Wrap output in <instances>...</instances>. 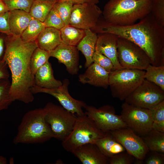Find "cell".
<instances>
[{
	"label": "cell",
	"mask_w": 164,
	"mask_h": 164,
	"mask_svg": "<svg viewBox=\"0 0 164 164\" xmlns=\"http://www.w3.org/2000/svg\"><path fill=\"white\" fill-rule=\"evenodd\" d=\"M93 30L97 33H109L135 43L147 53L151 64L164 66V26L159 24L150 12L139 22L120 26L104 21Z\"/></svg>",
	"instance_id": "obj_1"
},
{
	"label": "cell",
	"mask_w": 164,
	"mask_h": 164,
	"mask_svg": "<svg viewBox=\"0 0 164 164\" xmlns=\"http://www.w3.org/2000/svg\"><path fill=\"white\" fill-rule=\"evenodd\" d=\"M4 60L11 73L10 95L12 101L25 103L34 100L32 87L35 86L34 75L31 72L30 61L34 50L38 47L35 41L26 42L20 36L7 35Z\"/></svg>",
	"instance_id": "obj_2"
},
{
	"label": "cell",
	"mask_w": 164,
	"mask_h": 164,
	"mask_svg": "<svg viewBox=\"0 0 164 164\" xmlns=\"http://www.w3.org/2000/svg\"><path fill=\"white\" fill-rule=\"evenodd\" d=\"M152 4V0H109L102 13L108 23L129 25L150 13Z\"/></svg>",
	"instance_id": "obj_3"
},
{
	"label": "cell",
	"mask_w": 164,
	"mask_h": 164,
	"mask_svg": "<svg viewBox=\"0 0 164 164\" xmlns=\"http://www.w3.org/2000/svg\"><path fill=\"white\" fill-rule=\"evenodd\" d=\"M52 138L44 109L40 108L30 110L24 115L13 141L15 144L43 143Z\"/></svg>",
	"instance_id": "obj_4"
},
{
	"label": "cell",
	"mask_w": 164,
	"mask_h": 164,
	"mask_svg": "<svg viewBox=\"0 0 164 164\" xmlns=\"http://www.w3.org/2000/svg\"><path fill=\"white\" fill-rule=\"evenodd\" d=\"M145 70L123 68L109 73V86L114 98L124 101L145 79Z\"/></svg>",
	"instance_id": "obj_5"
},
{
	"label": "cell",
	"mask_w": 164,
	"mask_h": 164,
	"mask_svg": "<svg viewBox=\"0 0 164 164\" xmlns=\"http://www.w3.org/2000/svg\"><path fill=\"white\" fill-rule=\"evenodd\" d=\"M106 133L100 130L85 114L77 117L72 131L62 141V146L67 151L71 152L82 145L89 143H95Z\"/></svg>",
	"instance_id": "obj_6"
},
{
	"label": "cell",
	"mask_w": 164,
	"mask_h": 164,
	"mask_svg": "<svg viewBox=\"0 0 164 164\" xmlns=\"http://www.w3.org/2000/svg\"><path fill=\"white\" fill-rule=\"evenodd\" d=\"M43 108L45 120L50 128L53 138L63 141L72 131L77 116L62 106L51 102L47 103Z\"/></svg>",
	"instance_id": "obj_7"
},
{
	"label": "cell",
	"mask_w": 164,
	"mask_h": 164,
	"mask_svg": "<svg viewBox=\"0 0 164 164\" xmlns=\"http://www.w3.org/2000/svg\"><path fill=\"white\" fill-rule=\"evenodd\" d=\"M117 53L120 64L123 68L145 70L151 63L145 52L139 46L118 37Z\"/></svg>",
	"instance_id": "obj_8"
},
{
	"label": "cell",
	"mask_w": 164,
	"mask_h": 164,
	"mask_svg": "<svg viewBox=\"0 0 164 164\" xmlns=\"http://www.w3.org/2000/svg\"><path fill=\"white\" fill-rule=\"evenodd\" d=\"M163 100L164 91L145 79L125 101L134 106L150 109Z\"/></svg>",
	"instance_id": "obj_9"
},
{
	"label": "cell",
	"mask_w": 164,
	"mask_h": 164,
	"mask_svg": "<svg viewBox=\"0 0 164 164\" xmlns=\"http://www.w3.org/2000/svg\"><path fill=\"white\" fill-rule=\"evenodd\" d=\"M85 114L104 132L127 127L120 115L116 114L114 107L106 105L98 108L87 105Z\"/></svg>",
	"instance_id": "obj_10"
},
{
	"label": "cell",
	"mask_w": 164,
	"mask_h": 164,
	"mask_svg": "<svg viewBox=\"0 0 164 164\" xmlns=\"http://www.w3.org/2000/svg\"><path fill=\"white\" fill-rule=\"evenodd\" d=\"M121 116L127 127L142 136L152 128V119L149 109L134 106L125 102L121 106Z\"/></svg>",
	"instance_id": "obj_11"
},
{
	"label": "cell",
	"mask_w": 164,
	"mask_h": 164,
	"mask_svg": "<svg viewBox=\"0 0 164 164\" xmlns=\"http://www.w3.org/2000/svg\"><path fill=\"white\" fill-rule=\"evenodd\" d=\"M62 82L61 85L54 88H45L35 86L32 87L31 91L33 94L44 93L53 96L64 108L77 117L85 115L83 108L87 104L83 101L74 99L70 95L68 91L70 84L68 79H65Z\"/></svg>",
	"instance_id": "obj_12"
},
{
	"label": "cell",
	"mask_w": 164,
	"mask_h": 164,
	"mask_svg": "<svg viewBox=\"0 0 164 164\" xmlns=\"http://www.w3.org/2000/svg\"><path fill=\"white\" fill-rule=\"evenodd\" d=\"M102 12L96 4H74L69 25L84 30H93L97 25Z\"/></svg>",
	"instance_id": "obj_13"
},
{
	"label": "cell",
	"mask_w": 164,
	"mask_h": 164,
	"mask_svg": "<svg viewBox=\"0 0 164 164\" xmlns=\"http://www.w3.org/2000/svg\"><path fill=\"white\" fill-rule=\"evenodd\" d=\"M109 132L135 159L144 160L149 150L141 137L132 129L127 127Z\"/></svg>",
	"instance_id": "obj_14"
},
{
	"label": "cell",
	"mask_w": 164,
	"mask_h": 164,
	"mask_svg": "<svg viewBox=\"0 0 164 164\" xmlns=\"http://www.w3.org/2000/svg\"><path fill=\"white\" fill-rule=\"evenodd\" d=\"M78 51L76 46L62 43L49 52L50 57L57 59L60 63L64 65L69 73L73 75L77 74L79 70Z\"/></svg>",
	"instance_id": "obj_15"
},
{
	"label": "cell",
	"mask_w": 164,
	"mask_h": 164,
	"mask_svg": "<svg viewBox=\"0 0 164 164\" xmlns=\"http://www.w3.org/2000/svg\"><path fill=\"white\" fill-rule=\"evenodd\" d=\"M95 50L108 58L111 61L114 70L123 68L119 62L117 53L118 36L109 33H99Z\"/></svg>",
	"instance_id": "obj_16"
},
{
	"label": "cell",
	"mask_w": 164,
	"mask_h": 164,
	"mask_svg": "<svg viewBox=\"0 0 164 164\" xmlns=\"http://www.w3.org/2000/svg\"><path fill=\"white\" fill-rule=\"evenodd\" d=\"M71 152L83 164H107L109 158L105 156L95 143L81 145Z\"/></svg>",
	"instance_id": "obj_17"
},
{
	"label": "cell",
	"mask_w": 164,
	"mask_h": 164,
	"mask_svg": "<svg viewBox=\"0 0 164 164\" xmlns=\"http://www.w3.org/2000/svg\"><path fill=\"white\" fill-rule=\"evenodd\" d=\"M109 73L98 65L93 63L83 73L79 75V80L84 84L107 89L109 86Z\"/></svg>",
	"instance_id": "obj_18"
},
{
	"label": "cell",
	"mask_w": 164,
	"mask_h": 164,
	"mask_svg": "<svg viewBox=\"0 0 164 164\" xmlns=\"http://www.w3.org/2000/svg\"><path fill=\"white\" fill-rule=\"evenodd\" d=\"M35 86L45 88H54L62 85V82L56 79L51 63L48 61L39 68L34 75Z\"/></svg>",
	"instance_id": "obj_19"
},
{
	"label": "cell",
	"mask_w": 164,
	"mask_h": 164,
	"mask_svg": "<svg viewBox=\"0 0 164 164\" xmlns=\"http://www.w3.org/2000/svg\"><path fill=\"white\" fill-rule=\"evenodd\" d=\"M36 41L38 47L49 52L62 43L60 30L51 27H46L40 33Z\"/></svg>",
	"instance_id": "obj_20"
},
{
	"label": "cell",
	"mask_w": 164,
	"mask_h": 164,
	"mask_svg": "<svg viewBox=\"0 0 164 164\" xmlns=\"http://www.w3.org/2000/svg\"><path fill=\"white\" fill-rule=\"evenodd\" d=\"M32 18L29 13L22 10L9 11L8 22L12 35L21 36Z\"/></svg>",
	"instance_id": "obj_21"
},
{
	"label": "cell",
	"mask_w": 164,
	"mask_h": 164,
	"mask_svg": "<svg viewBox=\"0 0 164 164\" xmlns=\"http://www.w3.org/2000/svg\"><path fill=\"white\" fill-rule=\"evenodd\" d=\"M84 31L85 36L76 46L78 50L80 51L85 57L84 66L86 68L93 63L92 56L95 51L97 35L91 29Z\"/></svg>",
	"instance_id": "obj_22"
},
{
	"label": "cell",
	"mask_w": 164,
	"mask_h": 164,
	"mask_svg": "<svg viewBox=\"0 0 164 164\" xmlns=\"http://www.w3.org/2000/svg\"><path fill=\"white\" fill-rule=\"evenodd\" d=\"M95 144L101 152L108 158L126 151L124 147L109 132H106Z\"/></svg>",
	"instance_id": "obj_23"
},
{
	"label": "cell",
	"mask_w": 164,
	"mask_h": 164,
	"mask_svg": "<svg viewBox=\"0 0 164 164\" xmlns=\"http://www.w3.org/2000/svg\"><path fill=\"white\" fill-rule=\"evenodd\" d=\"M56 0H34L29 13L31 16L43 22Z\"/></svg>",
	"instance_id": "obj_24"
},
{
	"label": "cell",
	"mask_w": 164,
	"mask_h": 164,
	"mask_svg": "<svg viewBox=\"0 0 164 164\" xmlns=\"http://www.w3.org/2000/svg\"><path fill=\"white\" fill-rule=\"evenodd\" d=\"M60 31L62 43L72 46H76L85 35L84 30L70 25H65Z\"/></svg>",
	"instance_id": "obj_25"
},
{
	"label": "cell",
	"mask_w": 164,
	"mask_h": 164,
	"mask_svg": "<svg viewBox=\"0 0 164 164\" xmlns=\"http://www.w3.org/2000/svg\"><path fill=\"white\" fill-rule=\"evenodd\" d=\"M141 138L149 151L164 153V132L152 129Z\"/></svg>",
	"instance_id": "obj_26"
},
{
	"label": "cell",
	"mask_w": 164,
	"mask_h": 164,
	"mask_svg": "<svg viewBox=\"0 0 164 164\" xmlns=\"http://www.w3.org/2000/svg\"><path fill=\"white\" fill-rule=\"evenodd\" d=\"M45 27L43 22L32 17L28 26L21 34V38L23 41L26 42L35 41L38 35Z\"/></svg>",
	"instance_id": "obj_27"
},
{
	"label": "cell",
	"mask_w": 164,
	"mask_h": 164,
	"mask_svg": "<svg viewBox=\"0 0 164 164\" xmlns=\"http://www.w3.org/2000/svg\"><path fill=\"white\" fill-rule=\"evenodd\" d=\"M145 70V79L164 91V66H155L150 64Z\"/></svg>",
	"instance_id": "obj_28"
},
{
	"label": "cell",
	"mask_w": 164,
	"mask_h": 164,
	"mask_svg": "<svg viewBox=\"0 0 164 164\" xmlns=\"http://www.w3.org/2000/svg\"><path fill=\"white\" fill-rule=\"evenodd\" d=\"M50 57L48 51L38 47L34 50L30 61V70L33 75L39 68L49 61Z\"/></svg>",
	"instance_id": "obj_29"
},
{
	"label": "cell",
	"mask_w": 164,
	"mask_h": 164,
	"mask_svg": "<svg viewBox=\"0 0 164 164\" xmlns=\"http://www.w3.org/2000/svg\"><path fill=\"white\" fill-rule=\"evenodd\" d=\"M149 109L152 117V129L164 132V100Z\"/></svg>",
	"instance_id": "obj_30"
},
{
	"label": "cell",
	"mask_w": 164,
	"mask_h": 164,
	"mask_svg": "<svg viewBox=\"0 0 164 164\" xmlns=\"http://www.w3.org/2000/svg\"><path fill=\"white\" fill-rule=\"evenodd\" d=\"M10 86L9 79L0 80V112L7 109L13 102L9 94Z\"/></svg>",
	"instance_id": "obj_31"
},
{
	"label": "cell",
	"mask_w": 164,
	"mask_h": 164,
	"mask_svg": "<svg viewBox=\"0 0 164 164\" xmlns=\"http://www.w3.org/2000/svg\"><path fill=\"white\" fill-rule=\"evenodd\" d=\"M73 4L71 2L57 1L53 6L58 12L65 25L69 24Z\"/></svg>",
	"instance_id": "obj_32"
},
{
	"label": "cell",
	"mask_w": 164,
	"mask_h": 164,
	"mask_svg": "<svg viewBox=\"0 0 164 164\" xmlns=\"http://www.w3.org/2000/svg\"><path fill=\"white\" fill-rule=\"evenodd\" d=\"M46 27L60 30L65 25L56 9L53 7L43 22Z\"/></svg>",
	"instance_id": "obj_33"
},
{
	"label": "cell",
	"mask_w": 164,
	"mask_h": 164,
	"mask_svg": "<svg viewBox=\"0 0 164 164\" xmlns=\"http://www.w3.org/2000/svg\"><path fill=\"white\" fill-rule=\"evenodd\" d=\"M151 13L157 22L164 26V0H152Z\"/></svg>",
	"instance_id": "obj_34"
},
{
	"label": "cell",
	"mask_w": 164,
	"mask_h": 164,
	"mask_svg": "<svg viewBox=\"0 0 164 164\" xmlns=\"http://www.w3.org/2000/svg\"><path fill=\"white\" fill-rule=\"evenodd\" d=\"M9 11L21 10L29 13L34 0H3Z\"/></svg>",
	"instance_id": "obj_35"
},
{
	"label": "cell",
	"mask_w": 164,
	"mask_h": 164,
	"mask_svg": "<svg viewBox=\"0 0 164 164\" xmlns=\"http://www.w3.org/2000/svg\"><path fill=\"white\" fill-rule=\"evenodd\" d=\"M93 63L98 65L109 73L114 70L113 66L111 60L99 52L95 51L92 56Z\"/></svg>",
	"instance_id": "obj_36"
},
{
	"label": "cell",
	"mask_w": 164,
	"mask_h": 164,
	"mask_svg": "<svg viewBox=\"0 0 164 164\" xmlns=\"http://www.w3.org/2000/svg\"><path fill=\"white\" fill-rule=\"evenodd\" d=\"M135 158L126 151L115 155L109 158L110 164H132Z\"/></svg>",
	"instance_id": "obj_37"
},
{
	"label": "cell",
	"mask_w": 164,
	"mask_h": 164,
	"mask_svg": "<svg viewBox=\"0 0 164 164\" xmlns=\"http://www.w3.org/2000/svg\"><path fill=\"white\" fill-rule=\"evenodd\" d=\"M145 164H164V153L149 151L144 160Z\"/></svg>",
	"instance_id": "obj_38"
},
{
	"label": "cell",
	"mask_w": 164,
	"mask_h": 164,
	"mask_svg": "<svg viewBox=\"0 0 164 164\" xmlns=\"http://www.w3.org/2000/svg\"><path fill=\"white\" fill-rule=\"evenodd\" d=\"M9 11L0 16V32L7 35H11L9 26L8 19Z\"/></svg>",
	"instance_id": "obj_39"
},
{
	"label": "cell",
	"mask_w": 164,
	"mask_h": 164,
	"mask_svg": "<svg viewBox=\"0 0 164 164\" xmlns=\"http://www.w3.org/2000/svg\"><path fill=\"white\" fill-rule=\"evenodd\" d=\"M7 35L0 32V62L4 60L6 50L5 38Z\"/></svg>",
	"instance_id": "obj_40"
},
{
	"label": "cell",
	"mask_w": 164,
	"mask_h": 164,
	"mask_svg": "<svg viewBox=\"0 0 164 164\" xmlns=\"http://www.w3.org/2000/svg\"><path fill=\"white\" fill-rule=\"evenodd\" d=\"M7 63L4 60L0 62V80L9 79V73Z\"/></svg>",
	"instance_id": "obj_41"
},
{
	"label": "cell",
	"mask_w": 164,
	"mask_h": 164,
	"mask_svg": "<svg viewBox=\"0 0 164 164\" xmlns=\"http://www.w3.org/2000/svg\"><path fill=\"white\" fill-rule=\"evenodd\" d=\"M71 2L73 4L88 3L97 4L99 2V0H56Z\"/></svg>",
	"instance_id": "obj_42"
},
{
	"label": "cell",
	"mask_w": 164,
	"mask_h": 164,
	"mask_svg": "<svg viewBox=\"0 0 164 164\" xmlns=\"http://www.w3.org/2000/svg\"><path fill=\"white\" fill-rule=\"evenodd\" d=\"M9 11V9L3 0H0V16Z\"/></svg>",
	"instance_id": "obj_43"
},
{
	"label": "cell",
	"mask_w": 164,
	"mask_h": 164,
	"mask_svg": "<svg viewBox=\"0 0 164 164\" xmlns=\"http://www.w3.org/2000/svg\"><path fill=\"white\" fill-rule=\"evenodd\" d=\"M7 163L6 158L3 156L0 155V164H6Z\"/></svg>",
	"instance_id": "obj_44"
},
{
	"label": "cell",
	"mask_w": 164,
	"mask_h": 164,
	"mask_svg": "<svg viewBox=\"0 0 164 164\" xmlns=\"http://www.w3.org/2000/svg\"><path fill=\"white\" fill-rule=\"evenodd\" d=\"M9 163L13 164L14 163V160L13 158H11L9 160Z\"/></svg>",
	"instance_id": "obj_45"
}]
</instances>
